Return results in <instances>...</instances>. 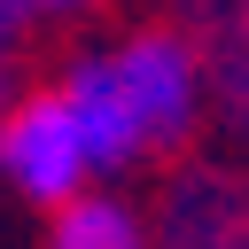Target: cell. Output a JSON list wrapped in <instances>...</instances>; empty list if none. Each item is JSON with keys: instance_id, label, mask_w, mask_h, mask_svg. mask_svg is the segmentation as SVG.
I'll use <instances>...</instances> for the list:
<instances>
[{"instance_id": "cell-1", "label": "cell", "mask_w": 249, "mask_h": 249, "mask_svg": "<svg viewBox=\"0 0 249 249\" xmlns=\"http://www.w3.org/2000/svg\"><path fill=\"white\" fill-rule=\"evenodd\" d=\"M54 93L86 132L93 179L140 171L148 156L163 163L210 124V62H202V39L179 23H132L109 47L70 54Z\"/></svg>"}, {"instance_id": "cell-2", "label": "cell", "mask_w": 249, "mask_h": 249, "mask_svg": "<svg viewBox=\"0 0 249 249\" xmlns=\"http://www.w3.org/2000/svg\"><path fill=\"white\" fill-rule=\"evenodd\" d=\"M0 179L39 210H54L78 187H93L86 132H78V117H70V101L54 86H31V93H16L0 109Z\"/></svg>"}, {"instance_id": "cell-3", "label": "cell", "mask_w": 249, "mask_h": 249, "mask_svg": "<svg viewBox=\"0 0 249 249\" xmlns=\"http://www.w3.org/2000/svg\"><path fill=\"white\" fill-rule=\"evenodd\" d=\"M148 249H249V163L195 156L163 179Z\"/></svg>"}, {"instance_id": "cell-4", "label": "cell", "mask_w": 249, "mask_h": 249, "mask_svg": "<svg viewBox=\"0 0 249 249\" xmlns=\"http://www.w3.org/2000/svg\"><path fill=\"white\" fill-rule=\"evenodd\" d=\"M47 249H148V210L93 179L47 210Z\"/></svg>"}, {"instance_id": "cell-5", "label": "cell", "mask_w": 249, "mask_h": 249, "mask_svg": "<svg viewBox=\"0 0 249 249\" xmlns=\"http://www.w3.org/2000/svg\"><path fill=\"white\" fill-rule=\"evenodd\" d=\"M202 62H210V109H218V124L249 148V31L202 47Z\"/></svg>"}, {"instance_id": "cell-6", "label": "cell", "mask_w": 249, "mask_h": 249, "mask_svg": "<svg viewBox=\"0 0 249 249\" xmlns=\"http://www.w3.org/2000/svg\"><path fill=\"white\" fill-rule=\"evenodd\" d=\"M171 23L195 31L202 47H218V39L249 31V0H171Z\"/></svg>"}, {"instance_id": "cell-7", "label": "cell", "mask_w": 249, "mask_h": 249, "mask_svg": "<svg viewBox=\"0 0 249 249\" xmlns=\"http://www.w3.org/2000/svg\"><path fill=\"white\" fill-rule=\"evenodd\" d=\"M39 23V0H0V54H16Z\"/></svg>"}, {"instance_id": "cell-8", "label": "cell", "mask_w": 249, "mask_h": 249, "mask_svg": "<svg viewBox=\"0 0 249 249\" xmlns=\"http://www.w3.org/2000/svg\"><path fill=\"white\" fill-rule=\"evenodd\" d=\"M16 93H23V86H16V54H0V109H8Z\"/></svg>"}, {"instance_id": "cell-9", "label": "cell", "mask_w": 249, "mask_h": 249, "mask_svg": "<svg viewBox=\"0 0 249 249\" xmlns=\"http://www.w3.org/2000/svg\"><path fill=\"white\" fill-rule=\"evenodd\" d=\"M93 0H39V16H86Z\"/></svg>"}]
</instances>
